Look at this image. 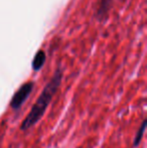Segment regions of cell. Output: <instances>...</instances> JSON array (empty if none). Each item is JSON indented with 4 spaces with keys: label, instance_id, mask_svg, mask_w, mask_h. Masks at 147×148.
Listing matches in <instances>:
<instances>
[{
    "label": "cell",
    "instance_id": "obj_4",
    "mask_svg": "<svg viewBox=\"0 0 147 148\" xmlns=\"http://www.w3.org/2000/svg\"><path fill=\"white\" fill-rule=\"evenodd\" d=\"M45 62H46V55H45V51L42 49H39L37 51V53L34 56V60L31 62V68L34 71L38 72L42 69V66H44Z\"/></svg>",
    "mask_w": 147,
    "mask_h": 148
},
{
    "label": "cell",
    "instance_id": "obj_2",
    "mask_svg": "<svg viewBox=\"0 0 147 148\" xmlns=\"http://www.w3.org/2000/svg\"><path fill=\"white\" fill-rule=\"evenodd\" d=\"M34 88V83L31 82V81L22 84L19 87V89L12 96V99L9 103L10 108L13 111H18L22 107V105L26 102V100L29 98Z\"/></svg>",
    "mask_w": 147,
    "mask_h": 148
},
{
    "label": "cell",
    "instance_id": "obj_3",
    "mask_svg": "<svg viewBox=\"0 0 147 148\" xmlns=\"http://www.w3.org/2000/svg\"><path fill=\"white\" fill-rule=\"evenodd\" d=\"M114 0H98L95 16L98 20H105L110 11Z\"/></svg>",
    "mask_w": 147,
    "mask_h": 148
},
{
    "label": "cell",
    "instance_id": "obj_1",
    "mask_svg": "<svg viewBox=\"0 0 147 148\" xmlns=\"http://www.w3.org/2000/svg\"><path fill=\"white\" fill-rule=\"evenodd\" d=\"M63 77H64L63 70L61 68H57L55 70L53 76L47 82V84L44 86V88H43L42 92L40 93V95L36 99V103L31 107L29 113L27 114V116L21 122L19 127L20 131L25 132V131L29 130L31 127H34L43 117L45 111L49 108V104L53 101V98L55 97L59 86H61L62 81H63Z\"/></svg>",
    "mask_w": 147,
    "mask_h": 148
},
{
    "label": "cell",
    "instance_id": "obj_5",
    "mask_svg": "<svg viewBox=\"0 0 147 148\" xmlns=\"http://www.w3.org/2000/svg\"><path fill=\"white\" fill-rule=\"evenodd\" d=\"M146 125H147V120H146V119H144L143 122H142V123H141V125H140L139 129H138L137 132H136L135 137H134V140H133V147H137L138 145L140 144L142 137H143L144 133H145Z\"/></svg>",
    "mask_w": 147,
    "mask_h": 148
}]
</instances>
